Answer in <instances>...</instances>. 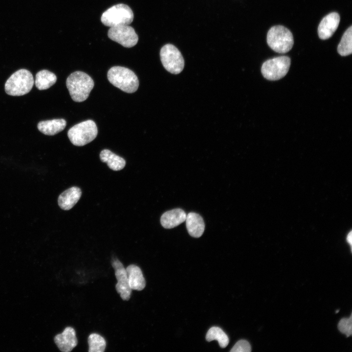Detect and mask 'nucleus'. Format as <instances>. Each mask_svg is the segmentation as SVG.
<instances>
[{
    "label": "nucleus",
    "mask_w": 352,
    "mask_h": 352,
    "mask_svg": "<svg viewBox=\"0 0 352 352\" xmlns=\"http://www.w3.org/2000/svg\"><path fill=\"white\" fill-rule=\"evenodd\" d=\"M94 82L87 74L75 71L69 75L66 80V87L72 100L81 102L86 100L94 87Z\"/></svg>",
    "instance_id": "obj_1"
},
{
    "label": "nucleus",
    "mask_w": 352,
    "mask_h": 352,
    "mask_svg": "<svg viewBox=\"0 0 352 352\" xmlns=\"http://www.w3.org/2000/svg\"><path fill=\"white\" fill-rule=\"evenodd\" d=\"M108 79L114 86L127 93L137 90L139 81L137 76L131 69L120 66L111 67L108 72Z\"/></svg>",
    "instance_id": "obj_2"
},
{
    "label": "nucleus",
    "mask_w": 352,
    "mask_h": 352,
    "mask_svg": "<svg viewBox=\"0 0 352 352\" xmlns=\"http://www.w3.org/2000/svg\"><path fill=\"white\" fill-rule=\"evenodd\" d=\"M34 83L32 73L25 69H21L8 79L5 84L6 93L11 96H22L28 93Z\"/></svg>",
    "instance_id": "obj_3"
},
{
    "label": "nucleus",
    "mask_w": 352,
    "mask_h": 352,
    "mask_svg": "<svg viewBox=\"0 0 352 352\" xmlns=\"http://www.w3.org/2000/svg\"><path fill=\"white\" fill-rule=\"evenodd\" d=\"M266 39L268 46L279 53L288 52L294 44L292 33L282 25L272 26L267 32Z\"/></svg>",
    "instance_id": "obj_4"
},
{
    "label": "nucleus",
    "mask_w": 352,
    "mask_h": 352,
    "mask_svg": "<svg viewBox=\"0 0 352 352\" xmlns=\"http://www.w3.org/2000/svg\"><path fill=\"white\" fill-rule=\"evenodd\" d=\"M133 20V13L131 8L120 3L109 8L102 15L101 20L106 26L110 27L129 25Z\"/></svg>",
    "instance_id": "obj_5"
},
{
    "label": "nucleus",
    "mask_w": 352,
    "mask_h": 352,
    "mask_svg": "<svg viewBox=\"0 0 352 352\" xmlns=\"http://www.w3.org/2000/svg\"><path fill=\"white\" fill-rule=\"evenodd\" d=\"M97 133L95 123L93 120H88L71 127L67 132V136L73 145L82 146L93 140Z\"/></svg>",
    "instance_id": "obj_6"
},
{
    "label": "nucleus",
    "mask_w": 352,
    "mask_h": 352,
    "mask_svg": "<svg viewBox=\"0 0 352 352\" xmlns=\"http://www.w3.org/2000/svg\"><path fill=\"white\" fill-rule=\"evenodd\" d=\"M290 59L286 56L266 60L262 66L261 72L266 79L278 80L286 76L290 66Z\"/></svg>",
    "instance_id": "obj_7"
},
{
    "label": "nucleus",
    "mask_w": 352,
    "mask_h": 352,
    "mask_svg": "<svg viewBox=\"0 0 352 352\" xmlns=\"http://www.w3.org/2000/svg\"><path fill=\"white\" fill-rule=\"evenodd\" d=\"M160 56L164 67L168 72L177 74L183 70L184 59L179 50L173 44L164 45L160 49Z\"/></svg>",
    "instance_id": "obj_8"
},
{
    "label": "nucleus",
    "mask_w": 352,
    "mask_h": 352,
    "mask_svg": "<svg viewBox=\"0 0 352 352\" xmlns=\"http://www.w3.org/2000/svg\"><path fill=\"white\" fill-rule=\"evenodd\" d=\"M108 37L125 47H132L138 42V37L134 29L129 25H122L110 27Z\"/></svg>",
    "instance_id": "obj_9"
},
{
    "label": "nucleus",
    "mask_w": 352,
    "mask_h": 352,
    "mask_svg": "<svg viewBox=\"0 0 352 352\" xmlns=\"http://www.w3.org/2000/svg\"><path fill=\"white\" fill-rule=\"evenodd\" d=\"M112 265L115 270V275L117 281L115 286L116 290L123 300H129L132 289L129 283L126 270L118 260H114L112 262Z\"/></svg>",
    "instance_id": "obj_10"
},
{
    "label": "nucleus",
    "mask_w": 352,
    "mask_h": 352,
    "mask_svg": "<svg viewBox=\"0 0 352 352\" xmlns=\"http://www.w3.org/2000/svg\"><path fill=\"white\" fill-rule=\"evenodd\" d=\"M340 20V16L336 12H331L324 17L318 27L319 38L326 40L330 38L337 29Z\"/></svg>",
    "instance_id": "obj_11"
},
{
    "label": "nucleus",
    "mask_w": 352,
    "mask_h": 352,
    "mask_svg": "<svg viewBox=\"0 0 352 352\" xmlns=\"http://www.w3.org/2000/svg\"><path fill=\"white\" fill-rule=\"evenodd\" d=\"M54 342L61 351H71L78 344L74 329L70 327L66 328L61 333L55 336Z\"/></svg>",
    "instance_id": "obj_12"
},
{
    "label": "nucleus",
    "mask_w": 352,
    "mask_h": 352,
    "mask_svg": "<svg viewBox=\"0 0 352 352\" xmlns=\"http://www.w3.org/2000/svg\"><path fill=\"white\" fill-rule=\"evenodd\" d=\"M82 195L81 190L78 187H72L65 190L59 196L60 207L64 210L71 209L78 201Z\"/></svg>",
    "instance_id": "obj_13"
},
{
    "label": "nucleus",
    "mask_w": 352,
    "mask_h": 352,
    "mask_svg": "<svg viewBox=\"0 0 352 352\" xmlns=\"http://www.w3.org/2000/svg\"><path fill=\"white\" fill-rule=\"evenodd\" d=\"M186 215L182 209H174L163 213L160 218V222L164 228L171 229L184 222Z\"/></svg>",
    "instance_id": "obj_14"
},
{
    "label": "nucleus",
    "mask_w": 352,
    "mask_h": 352,
    "mask_svg": "<svg viewBox=\"0 0 352 352\" xmlns=\"http://www.w3.org/2000/svg\"><path fill=\"white\" fill-rule=\"evenodd\" d=\"M186 225L190 235L199 238L204 232L205 224L202 217L199 214L190 212L186 215Z\"/></svg>",
    "instance_id": "obj_15"
},
{
    "label": "nucleus",
    "mask_w": 352,
    "mask_h": 352,
    "mask_svg": "<svg viewBox=\"0 0 352 352\" xmlns=\"http://www.w3.org/2000/svg\"><path fill=\"white\" fill-rule=\"evenodd\" d=\"M129 283L132 290L140 291L146 286L145 278L140 267L135 264H131L126 268Z\"/></svg>",
    "instance_id": "obj_16"
},
{
    "label": "nucleus",
    "mask_w": 352,
    "mask_h": 352,
    "mask_svg": "<svg viewBox=\"0 0 352 352\" xmlns=\"http://www.w3.org/2000/svg\"><path fill=\"white\" fill-rule=\"evenodd\" d=\"M66 125L65 119H55L40 121L38 124L37 128L44 134L53 135L64 130Z\"/></svg>",
    "instance_id": "obj_17"
},
{
    "label": "nucleus",
    "mask_w": 352,
    "mask_h": 352,
    "mask_svg": "<svg viewBox=\"0 0 352 352\" xmlns=\"http://www.w3.org/2000/svg\"><path fill=\"white\" fill-rule=\"evenodd\" d=\"M101 161L107 164L109 167L113 171H119L125 166V160L115 154L110 150L104 149L100 154Z\"/></svg>",
    "instance_id": "obj_18"
},
{
    "label": "nucleus",
    "mask_w": 352,
    "mask_h": 352,
    "mask_svg": "<svg viewBox=\"0 0 352 352\" xmlns=\"http://www.w3.org/2000/svg\"><path fill=\"white\" fill-rule=\"evenodd\" d=\"M57 81L55 74L44 69L38 72L36 75L35 86L39 90L47 89L53 85Z\"/></svg>",
    "instance_id": "obj_19"
},
{
    "label": "nucleus",
    "mask_w": 352,
    "mask_h": 352,
    "mask_svg": "<svg viewBox=\"0 0 352 352\" xmlns=\"http://www.w3.org/2000/svg\"><path fill=\"white\" fill-rule=\"evenodd\" d=\"M337 52L342 56H346L352 53V26H350L343 34L337 46Z\"/></svg>",
    "instance_id": "obj_20"
},
{
    "label": "nucleus",
    "mask_w": 352,
    "mask_h": 352,
    "mask_svg": "<svg viewBox=\"0 0 352 352\" xmlns=\"http://www.w3.org/2000/svg\"><path fill=\"white\" fill-rule=\"evenodd\" d=\"M206 340L208 342L217 340L220 346L222 348H225L229 343L227 334L218 327H212L209 329L206 335Z\"/></svg>",
    "instance_id": "obj_21"
},
{
    "label": "nucleus",
    "mask_w": 352,
    "mask_h": 352,
    "mask_svg": "<svg viewBox=\"0 0 352 352\" xmlns=\"http://www.w3.org/2000/svg\"><path fill=\"white\" fill-rule=\"evenodd\" d=\"M89 352H104L106 343L105 339L100 335L97 333H91L88 337Z\"/></svg>",
    "instance_id": "obj_22"
},
{
    "label": "nucleus",
    "mask_w": 352,
    "mask_h": 352,
    "mask_svg": "<svg viewBox=\"0 0 352 352\" xmlns=\"http://www.w3.org/2000/svg\"><path fill=\"white\" fill-rule=\"evenodd\" d=\"M337 328L338 330L347 337L352 334V314L349 318H342L339 322Z\"/></svg>",
    "instance_id": "obj_23"
},
{
    "label": "nucleus",
    "mask_w": 352,
    "mask_h": 352,
    "mask_svg": "<svg viewBox=\"0 0 352 352\" xmlns=\"http://www.w3.org/2000/svg\"><path fill=\"white\" fill-rule=\"evenodd\" d=\"M251 348L249 343L245 340L238 341L230 351V352H250Z\"/></svg>",
    "instance_id": "obj_24"
},
{
    "label": "nucleus",
    "mask_w": 352,
    "mask_h": 352,
    "mask_svg": "<svg viewBox=\"0 0 352 352\" xmlns=\"http://www.w3.org/2000/svg\"><path fill=\"white\" fill-rule=\"evenodd\" d=\"M352 231L351 230L347 234L346 237L347 242L350 245L351 252L352 253Z\"/></svg>",
    "instance_id": "obj_25"
}]
</instances>
